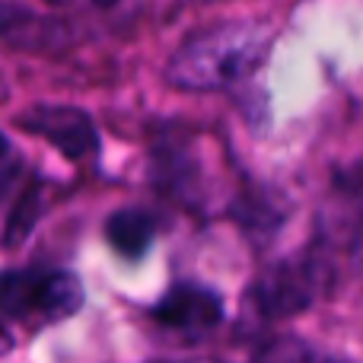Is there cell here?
I'll return each instance as SVG.
<instances>
[{
	"instance_id": "6da1fadb",
	"label": "cell",
	"mask_w": 363,
	"mask_h": 363,
	"mask_svg": "<svg viewBox=\"0 0 363 363\" xmlns=\"http://www.w3.org/2000/svg\"><path fill=\"white\" fill-rule=\"evenodd\" d=\"M271 51V29L255 19H226L188 35L169 57L166 80L188 93H217L252 77Z\"/></svg>"
},
{
	"instance_id": "7a4b0ae2",
	"label": "cell",
	"mask_w": 363,
	"mask_h": 363,
	"mask_svg": "<svg viewBox=\"0 0 363 363\" xmlns=\"http://www.w3.org/2000/svg\"><path fill=\"white\" fill-rule=\"evenodd\" d=\"M83 306V284L70 271H6L4 274V315L6 322L55 325L70 319Z\"/></svg>"
},
{
	"instance_id": "3957f363",
	"label": "cell",
	"mask_w": 363,
	"mask_h": 363,
	"mask_svg": "<svg viewBox=\"0 0 363 363\" xmlns=\"http://www.w3.org/2000/svg\"><path fill=\"white\" fill-rule=\"evenodd\" d=\"M328 281V268L315 252H300L268 268L249 290V300L264 319H287L315 303Z\"/></svg>"
},
{
	"instance_id": "277c9868",
	"label": "cell",
	"mask_w": 363,
	"mask_h": 363,
	"mask_svg": "<svg viewBox=\"0 0 363 363\" xmlns=\"http://www.w3.org/2000/svg\"><path fill=\"white\" fill-rule=\"evenodd\" d=\"M19 131L42 138L70 163L99 157V134L83 108L74 106H32L16 118Z\"/></svg>"
},
{
	"instance_id": "5b68a950",
	"label": "cell",
	"mask_w": 363,
	"mask_h": 363,
	"mask_svg": "<svg viewBox=\"0 0 363 363\" xmlns=\"http://www.w3.org/2000/svg\"><path fill=\"white\" fill-rule=\"evenodd\" d=\"M153 319L179 335H204L220 325L223 303L213 290L201 287V284H176L153 306Z\"/></svg>"
},
{
	"instance_id": "8992f818",
	"label": "cell",
	"mask_w": 363,
	"mask_h": 363,
	"mask_svg": "<svg viewBox=\"0 0 363 363\" xmlns=\"http://www.w3.org/2000/svg\"><path fill=\"white\" fill-rule=\"evenodd\" d=\"M102 233H106V242L115 255L138 262L150 252L153 239H157V223L140 207H121V211H112L106 217Z\"/></svg>"
},
{
	"instance_id": "52a82bcc",
	"label": "cell",
	"mask_w": 363,
	"mask_h": 363,
	"mask_svg": "<svg viewBox=\"0 0 363 363\" xmlns=\"http://www.w3.org/2000/svg\"><path fill=\"white\" fill-rule=\"evenodd\" d=\"M252 363H351V360L335 357V354L319 351V347L306 345V341L284 335V338H271L268 345L258 347Z\"/></svg>"
},
{
	"instance_id": "ba28073f",
	"label": "cell",
	"mask_w": 363,
	"mask_h": 363,
	"mask_svg": "<svg viewBox=\"0 0 363 363\" xmlns=\"http://www.w3.org/2000/svg\"><path fill=\"white\" fill-rule=\"evenodd\" d=\"M38 211H42V194H38V185L23 188L16 201H13L10 213H6V226H4V245L13 249L16 242H23L26 236L32 233L38 220Z\"/></svg>"
},
{
	"instance_id": "9c48e42d",
	"label": "cell",
	"mask_w": 363,
	"mask_h": 363,
	"mask_svg": "<svg viewBox=\"0 0 363 363\" xmlns=\"http://www.w3.org/2000/svg\"><path fill=\"white\" fill-rule=\"evenodd\" d=\"M354 191L360 194V201H363V169L357 172V179H354Z\"/></svg>"
},
{
	"instance_id": "30bf717a",
	"label": "cell",
	"mask_w": 363,
	"mask_h": 363,
	"mask_svg": "<svg viewBox=\"0 0 363 363\" xmlns=\"http://www.w3.org/2000/svg\"><path fill=\"white\" fill-rule=\"evenodd\" d=\"M96 4H112V0H96Z\"/></svg>"
}]
</instances>
